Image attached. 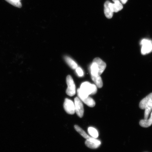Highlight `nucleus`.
<instances>
[{
	"label": "nucleus",
	"mask_w": 152,
	"mask_h": 152,
	"mask_svg": "<svg viewBox=\"0 0 152 152\" xmlns=\"http://www.w3.org/2000/svg\"><path fill=\"white\" fill-rule=\"evenodd\" d=\"M75 130L77 131L81 136H82L83 138L86 139V140L88 139V138L91 137L89 136L83 129H82L80 127L78 126V125H75Z\"/></svg>",
	"instance_id": "2eb2a0df"
},
{
	"label": "nucleus",
	"mask_w": 152,
	"mask_h": 152,
	"mask_svg": "<svg viewBox=\"0 0 152 152\" xmlns=\"http://www.w3.org/2000/svg\"><path fill=\"white\" fill-rule=\"evenodd\" d=\"M66 83L68 86L66 91V94L69 96H74L76 94V87L73 80L71 75H68L66 77Z\"/></svg>",
	"instance_id": "7ed1b4c3"
},
{
	"label": "nucleus",
	"mask_w": 152,
	"mask_h": 152,
	"mask_svg": "<svg viewBox=\"0 0 152 152\" xmlns=\"http://www.w3.org/2000/svg\"><path fill=\"white\" fill-rule=\"evenodd\" d=\"M114 3L110 1L109 6L113 12H117L123 8V6L119 0H113Z\"/></svg>",
	"instance_id": "6e6552de"
},
{
	"label": "nucleus",
	"mask_w": 152,
	"mask_h": 152,
	"mask_svg": "<svg viewBox=\"0 0 152 152\" xmlns=\"http://www.w3.org/2000/svg\"><path fill=\"white\" fill-rule=\"evenodd\" d=\"M140 109L145 110L144 119H147L152 111V93L146 96L140 102Z\"/></svg>",
	"instance_id": "f257e3e1"
},
{
	"label": "nucleus",
	"mask_w": 152,
	"mask_h": 152,
	"mask_svg": "<svg viewBox=\"0 0 152 152\" xmlns=\"http://www.w3.org/2000/svg\"><path fill=\"white\" fill-rule=\"evenodd\" d=\"M64 107L66 113L70 115H73L75 113V104L72 100L66 99L64 101Z\"/></svg>",
	"instance_id": "39448f33"
},
{
	"label": "nucleus",
	"mask_w": 152,
	"mask_h": 152,
	"mask_svg": "<svg viewBox=\"0 0 152 152\" xmlns=\"http://www.w3.org/2000/svg\"><path fill=\"white\" fill-rule=\"evenodd\" d=\"M93 62L96 64L97 65L99 69V75H100L103 73V72L106 69V64L105 62L102 61L101 59L96 58H94Z\"/></svg>",
	"instance_id": "9d476101"
},
{
	"label": "nucleus",
	"mask_w": 152,
	"mask_h": 152,
	"mask_svg": "<svg viewBox=\"0 0 152 152\" xmlns=\"http://www.w3.org/2000/svg\"><path fill=\"white\" fill-rule=\"evenodd\" d=\"M64 60H65L66 63L72 69H75L78 67L77 64L69 57L66 56H65Z\"/></svg>",
	"instance_id": "4468645a"
},
{
	"label": "nucleus",
	"mask_w": 152,
	"mask_h": 152,
	"mask_svg": "<svg viewBox=\"0 0 152 152\" xmlns=\"http://www.w3.org/2000/svg\"><path fill=\"white\" fill-rule=\"evenodd\" d=\"M77 96L80 99L89 107H94L96 105V102H95V101L90 96H81V95H77Z\"/></svg>",
	"instance_id": "1a4fd4ad"
},
{
	"label": "nucleus",
	"mask_w": 152,
	"mask_h": 152,
	"mask_svg": "<svg viewBox=\"0 0 152 152\" xmlns=\"http://www.w3.org/2000/svg\"><path fill=\"white\" fill-rule=\"evenodd\" d=\"M76 71L79 77H82L83 75V70L80 67H77L76 69Z\"/></svg>",
	"instance_id": "a211bd4d"
},
{
	"label": "nucleus",
	"mask_w": 152,
	"mask_h": 152,
	"mask_svg": "<svg viewBox=\"0 0 152 152\" xmlns=\"http://www.w3.org/2000/svg\"><path fill=\"white\" fill-rule=\"evenodd\" d=\"M110 1H107L104 4V14L106 17L108 19H111L113 18V12L112 11L109 6Z\"/></svg>",
	"instance_id": "9b49d317"
},
{
	"label": "nucleus",
	"mask_w": 152,
	"mask_h": 152,
	"mask_svg": "<svg viewBox=\"0 0 152 152\" xmlns=\"http://www.w3.org/2000/svg\"><path fill=\"white\" fill-rule=\"evenodd\" d=\"M91 78L92 80L94 82L95 85L99 88H102L103 86V82H102V77L99 75H91Z\"/></svg>",
	"instance_id": "f8f14e48"
},
{
	"label": "nucleus",
	"mask_w": 152,
	"mask_h": 152,
	"mask_svg": "<svg viewBox=\"0 0 152 152\" xmlns=\"http://www.w3.org/2000/svg\"><path fill=\"white\" fill-rule=\"evenodd\" d=\"M121 3L124 4H125L126 3L127 1H128V0H121Z\"/></svg>",
	"instance_id": "6ab92c4d"
},
{
	"label": "nucleus",
	"mask_w": 152,
	"mask_h": 152,
	"mask_svg": "<svg viewBox=\"0 0 152 152\" xmlns=\"http://www.w3.org/2000/svg\"><path fill=\"white\" fill-rule=\"evenodd\" d=\"M142 45L141 53L145 55L152 52V42L147 39H143L140 43Z\"/></svg>",
	"instance_id": "20e7f679"
},
{
	"label": "nucleus",
	"mask_w": 152,
	"mask_h": 152,
	"mask_svg": "<svg viewBox=\"0 0 152 152\" xmlns=\"http://www.w3.org/2000/svg\"><path fill=\"white\" fill-rule=\"evenodd\" d=\"M88 132L89 134L92 137L96 138L98 137V132L96 129L92 127H90L88 128Z\"/></svg>",
	"instance_id": "dca6fc26"
},
{
	"label": "nucleus",
	"mask_w": 152,
	"mask_h": 152,
	"mask_svg": "<svg viewBox=\"0 0 152 152\" xmlns=\"http://www.w3.org/2000/svg\"><path fill=\"white\" fill-rule=\"evenodd\" d=\"M152 124V111L151 112L149 118L142 120L140 122V126L144 128H148Z\"/></svg>",
	"instance_id": "ddd939ff"
},
{
	"label": "nucleus",
	"mask_w": 152,
	"mask_h": 152,
	"mask_svg": "<svg viewBox=\"0 0 152 152\" xmlns=\"http://www.w3.org/2000/svg\"><path fill=\"white\" fill-rule=\"evenodd\" d=\"M5 1L14 6L18 7V8H21L22 7V4L20 3V1L16 2L13 1V0H5Z\"/></svg>",
	"instance_id": "f3484780"
},
{
	"label": "nucleus",
	"mask_w": 152,
	"mask_h": 152,
	"mask_svg": "<svg viewBox=\"0 0 152 152\" xmlns=\"http://www.w3.org/2000/svg\"><path fill=\"white\" fill-rule=\"evenodd\" d=\"M75 111L79 117H83L84 114V108L81 100L79 98L75 99Z\"/></svg>",
	"instance_id": "423d86ee"
},
{
	"label": "nucleus",
	"mask_w": 152,
	"mask_h": 152,
	"mask_svg": "<svg viewBox=\"0 0 152 152\" xmlns=\"http://www.w3.org/2000/svg\"><path fill=\"white\" fill-rule=\"evenodd\" d=\"M97 87L96 85L85 82L82 83L80 88L77 89V92L85 96L94 95L96 94L97 91Z\"/></svg>",
	"instance_id": "f03ea898"
},
{
	"label": "nucleus",
	"mask_w": 152,
	"mask_h": 152,
	"mask_svg": "<svg viewBox=\"0 0 152 152\" xmlns=\"http://www.w3.org/2000/svg\"><path fill=\"white\" fill-rule=\"evenodd\" d=\"M86 145L92 149H96L100 145L101 142L96 138L91 137L87 139L85 142Z\"/></svg>",
	"instance_id": "0eeeda50"
},
{
	"label": "nucleus",
	"mask_w": 152,
	"mask_h": 152,
	"mask_svg": "<svg viewBox=\"0 0 152 152\" xmlns=\"http://www.w3.org/2000/svg\"><path fill=\"white\" fill-rule=\"evenodd\" d=\"M13 1H15L16 2H18L20 1V0H13Z\"/></svg>",
	"instance_id": "aec40b11"
}]
</instances>
